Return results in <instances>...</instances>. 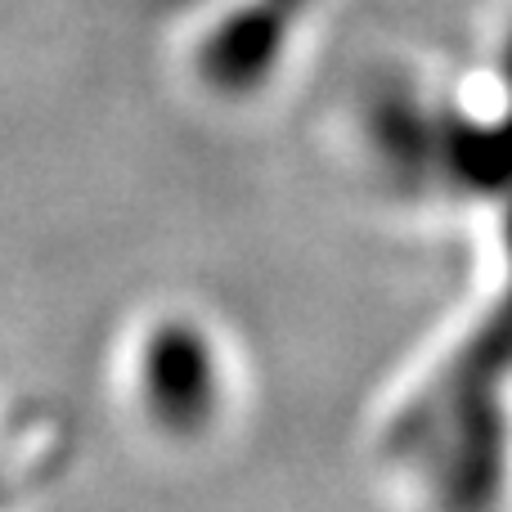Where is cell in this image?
<instances>
[{"mask_svg":"<svg viewBox=\"0 0 512 512\" xmlns=\"http://www.w3.org/2000/svg\"><path fill=\"white\" fill-rule=\"evenodd\" d=\"M512 261V212H508ZM512 378V270L508 288L445 373L391 427V454L418 463L445 512H490L508 477L504 387Z\"/></svg>","mask_w":512,"mask_h":512,"instance_id":"obj_1","label":"cell"},{"mask_svg":"<svg viewBox=\"0 0 512 512\" xmlns=\"http://www.w3.org/2000/svg\"><path fill=\"white\" fill-rule=\"evenodd\" d=\"M216 396H221V373L216 355L198 328L167 324L144 346V400L149 414L167 432L189 436L212 423Z\"/></svg>","mask_w":512,"mask_h":512,"instance_id":"obj_2","label":"cell"}]
</instances>
